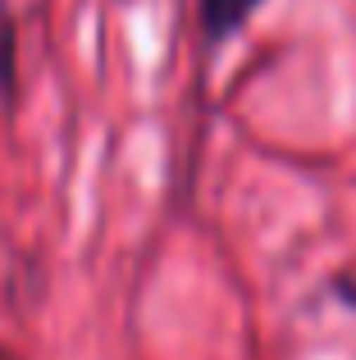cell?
Wrapping results in <instances>:
<instances>
[{
    "label": "cell",
    "instance_id": "6da1fadb",
    "mask_svg": "<svg viewBox=\"0 0 356 360\" xmlns=\"http://www.w3.org/2000/svg\"><path fill=\"white\" fill-rule=\"evenodd\" d=\"M265 0H201V32L210 51H224L242 27L256 18V9Z\"/></svg>",
    "mask_w": 356,
    "mask_h": 360
},
{
    "label": "cell",
    "instance_id": "3957f363",
    "mask_svg": "<svg viewBox=\"0 0 356 360\" xmlns=\"http://www.w3.org/2000/svg\"><path fill=\"white\" fill-rule=\"evenodd\" d=\"M343 301H348V306L356 310V292H352V288H343Z\"/></svg>",
    "mask_w": 356,
    "mask_h": 360
},
{
    "label": "cell",
    "instance_id": "7a4b0ae2",
    "mask_svg": "<svg viewBox=\"0 0 356 360\" xmlns=\"http://www.w3.org/2000/svg\"><path fill=\"white\" fill-rule=\"evenodd\" d=\"M0 91H14V27L0 18Z\"/></svg>",
    "mask_w": 356,
    "mask_h": 360
}]
</instances>
